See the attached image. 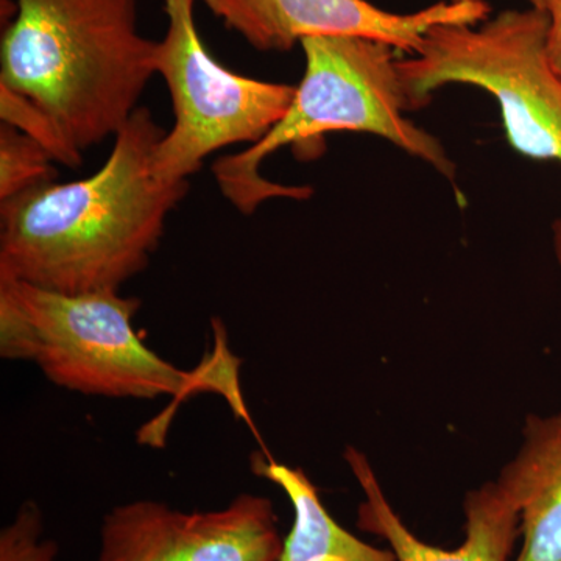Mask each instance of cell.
<instances>
[{
    "label": "cell",
    "mask_w": 561,
    "mask_h": 561,
    "mask_svg": "<svg viewBox=\"0 0 561 561\" xmlns=\"http://www.w3.org/2000/svg\"><path fill=\"white\" fill-rule=\"evenodd\" d=\"M165 133L138 108L88 179L47 183L0 205V278L62 294L121 290L146 271L190 183L154 175Z\"/></svg>",
    "instance_id": "cell-1"
},
{
    "label": "cell",
    "mask_w": 561,
    "mask_h": 561,
    "mask_svg": "<svg viewBox=\"0 0 561 561\" xmlns=\"http://www.w3.org/2000/svg\"><path fill=\"white\" fill-rule=\"evenodd\" d=\"M158 41L138 28V0H16L0 41V87L49 121L65 165L127 124L151 77Z\"/></svg>",
    "instance_id": "cell-2"
},
{
    "label": "cell",
    "mask_w": 561,
    "mask_h": 561,
    "mask_svg": "<svg viewBox=\"0 0 561 561\" xmlns=\"http://www.w3.org/2000/svg\"><path fill=\"white\" fill-rule=\"evenodd\" d=\"M139 309V298L119 290L62 294L0 278V356L31 362L55 386L88 397L184 400L217 391L241 411L238 360L225 354L208 370H180L136 331Z\"/></svg>",
    "instance_id": "cell-3"
},
{
    "label": "cell",
    "mask_w": 561,
    "mask_h": 561,
    "mask_svg": "<svg viewBox=\"0 0 561 561\" xmlns=\"http://www.w3.org/2000/svg\"><path fill=\"white\" fill-rule=\"evenodd\" d=\"M300 46L305 73L286 116L260 142L213 165L221 194L236 208L251 214L271 198L311 197V187L265 180L261 164L283 147L319 140L330 131L379 136L454 183L456 164L440 140L405 117L408 102L394 47L359 36H312Z\"/></svg>",
    "instance_id": "cell-4"
},
{
    "label": "cell",
    "mask_w": 561,
    "mask_h": 561,
    "mask_svg": "<svg viewBox=\"0 0 561 561\" xmlns=\"http://www.w3.org/2000/svg\"><path fill=\"white\" fill-rule=\"evenodd\" d=\"M548 14L505 10L476 25H437L415 55L398 60L408 110L423 108L446 84L482 88L501 106L513 149L561 164V76L546 54ZM561 265V220L553 225Z\"/></svg>",
    "instance_id": "cell-5"
},
{
    "label": "cell",
    "mask_w": 561,
    "mask_h": 561,
    "mask_svg": "<svg viewBox=\"0 0 561 561\" xmlns=\"http://www.w3.org/2000/svg\"><path fill=\"white\" fill-rule=\"evenodd\" d=\"M195 0H164L168 32L158 41L157 73L171 92L175 125L154 149L153 172L184 183L214 151L260 142L289 111L297 88L239 76L198 35Z\"/></svg>",
    "instance_id": "cell-6"
},
{
    "label": "cell",
    "mask_w": 561,
    "mask_h": 561,
    "mask_svg": "<svg viewBox=\"0 0 561 561\" xmlns=\"http://www.w3.org/2000/svg\"><path fill=\"white\" fill-rule=\"evenodd\" d=\"M273 502L242 493L225 508L181 512L140 500L106 513L98 561H279Z\"/></svg>",
    "instance_id": "cell-7"
},
{
    "label": "cell",
    "mask_w": 561,
    "mask_h": 561,
    "mask_svg": "<svg viewBox=\"0 0 561 561\" xmlns=\"http://www.w3.org/2000/svg\"><path fill=\"white\" fill-rule=\"evenodd\" d=\"M225 27L261 51H287L312 36H359L415 55L437 25H476L489 20L485 0L440 2L398 14L367 0H205Z\"/></svg>",
    "instance_id": "cell-8"
},
{
    "label": "cell",
    "mask_w": 561,
    "mask_h": 561,
    "mask_svg": "<svg viewBox=\"0 0 561 561\" xmlns=\"http://www.w3.org/2000/svg\"><path fill=\"white\" fill-rule=\"evenodd\" d=\"M346 463L360 483L365 501L357 512V527L389 542L398 561H508L522 535V513L500 482L472 490L465 500V541L460 548H437L421 541L401 522L387 501L370 461L359 449H345Z\"/></svg>",
    "instance_id": "cell-9"
},
{
    "label": "cell",
    "mask_w": 561,
    "mask_h": 561,
    "mask_svg": "<svg viewBox=\"0 0 561 561\" xmlns=\"http://www.w3.org/2000/svg\"><path fill=\"white\" fill-rule=\"evenodd\" d=\"M523 435L522 448L497 479L522 513L516 561H561V412L527 416Z\"/></svg>",
    "instance_id": "cell-10"
},
{
    "label": "cell",
    "mask_w": 561,
    "mask_h": 561,
    "mask_svg": "<svg viewBox=\"0 0 561 561\" xmlns=\"http://www.w3.org/2000/svg\"><path fill=\"white\" fill-rule=\"evenodd\" d=\"M251 470L257 478L278 485L294 508V524L284 538L279 561H398L393 552L375 548L343 529L301 468L287 467L254 453Z\"/></svg>",
    "instance_id": "cell-11"
},
{
    "label": "cell",
    "mask_w": 561,
    "mask_h": 561,
    "mask_svg": "<svg viewBox=\"0 0 561 561\" xmlns=\"http://www.w3.org/2000/svg\"><path fill=\"white\" fill-rule=\"evenodd\" d=\"M54 158L39 142L11 125L0 128V202L54 183Z\"/></svg>",
    "instance_id": "cell-12"
},
{
    "label": "cell",
    "mask_w": 561,
    "mask_h": 561,
    "mask_svg": "<svg viewBox=\"0 0 561 561\" xmlns=\"http://www.w3.org/2000/svg\"><path fill=\"white\" fill-rule=\"evenodd\" d=\"M43 512L36 502L25 501L13 523L0 531V561H55L58 545L41 540Z\"/></svg>",
    "instance_id": "cell-13"
},
{
    "label": "cell",
    "mask_w": 561,
    "mask_h": 561,
    "mask_svg": "<svg viewBox=\"0 0 561 561\" xmlns=\"http://www.w3.org/2000/svg\"><path fill=\"white\" fill-rule=\"evenodd\" d=\"M542 10L548 14L546 54L557 73L561 76V0H542Z\"/></svg>",
    "instance_id": "cell-14"
},
{
    "label": "cell",
    "mask_w": 561,
    "mask_h": 561,
    "mask_svg": "<svg viewBox=\"0 0 561 561\" xmlns=\"http://www.w3.org/2000/svg\"><path fill=\"white\" fill-rule=\"evenodd\" d=\"M453 2H470V0H453ZM530 3V7L542 10V0H526Z\"/></svg>",
    "instance_id": "cell-15"
}]
</instances>
